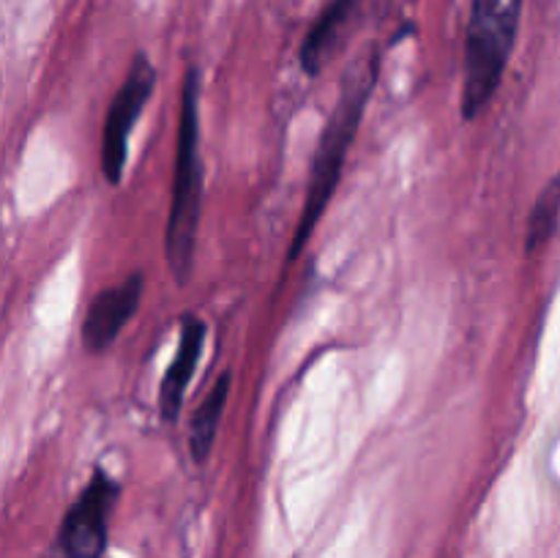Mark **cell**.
Instances as JSON below:
<instances>
[{
	"label": "cell",
	"mask_w": 560,
	"mask_h": 558,
	"mask_svg": "<svg viewBox=\"0 0 560 558\" xmlns=\"http://www.w3.org/2000/svg\"><path fill=\"white\" fill-rule=\"evenodd\" d=\"M377 69H381L377 53L375 49H364V53L350 60L348 71L342 74L337 104H334L331 115H328V124L323 129L320 142H317L315 159H312L304 208H301V219L299 228H295L293 244H290L288 260H295L301 255V249L310 244L317 222L323 219L334 191H337L339 178H342L345 159H348L355 135H359L361 118L366 113V102H370L372 91L377 85Z\"/></svg>",
	"instance_id": "cell-1"
},
{
	"label": "cell",
	"mask_w": 560,
	"mask_h": 558,
	"mask_svg": "<svg viewBox=\"0 0 560 558\" xmlns=\"http://www.w3.org/2000/svg\"><path fill=\"white\" fill-rule=\"evenodd\" d=\"M200 82L197 69L186 71L184 96H180L178 148H175L173 191H170V217L164 233V257L175 282L186 284L195 266L197 230L202 208V162H200Z\"/></svg>",
	"instance_id": "cell-2"
},
{
	"label": "cell",
	"mask_w": 560,
	"mask_h": 558,
	"mask_svg": "<svg viewBox=\"0 0 560 558\" xmlns=\"http://www.w3.org/2000/svg\"><path fill=\"white\" fill-rule=\"evenodd\" d=\"M520 14H523V0H474L463 85V115L468 120L485 113L501 88L503 71L517 42Z\"/></svg>",
	"instance_id": "cell-3"
},
{
	"label": "cell",
	"mask_w": 560,
	"mask_h": 558,
	"mask_svg": "<svg viewBox=\"0 0 560 558\" xmlns=\"http://www.w3.org/2000/svg\"><path fill=\"white\" fill-rule=\"evenodd\" d=\"M156 88V69L145 53H137L129 71L124 77V85L115 93L107 115H104L102 129V175L113 186L124 181L126 159H129V137L135 124L140 120L148 98Z\"/></svg>",
	"instance_id": "cell-4"
},
{
	"label": "cell",
	"mask_w": 560,
	"mask_h": 558,
	"mask_svg": "<svg viewBox=\"0 0 560 558\" xmlns=\"http://www.w3.org/2000/svg\"><path fill=\"white\" fill-rule=\"evenodd\" d=\"M120 496V485L104 468H93V476L77 501L66 512L58 531V547L63 558H102L107 550L109 514Z\"/></svg>",
	"instance_id": "cell-5"
},
{
	"label": "cell",
	"mask_w": 560,
	"mask_h": 558,
	"mask_svg": "<svg viewBox=\"0 0 560 558\" xmlns=\"http://www.w3.org/2000/svg\"><path fill=\"white\" fill-rule=\"evenodd\" d=\"M142 293H145V279H142V274H131L124 282L102 290L91 301V306L85 312V323H82V345H85V350L104 353L118 339L126 323L135 317V312L140 310Z\"/></svg>",
	"instance_id": "cell-6"
},
{
	"label": "cell",
	"mask_w": 560,
	"mask_h": 558,
	"mask_svg": "<svg viewBox=\"0 0 560 558\" xmlns=\"http://www.w3.org/2000/svg\"><path fill=\"white\" fill-rule=\"evenodd\" d=\"M206 323L195 315H184L180 321V337L178 348H175L173 361H170V370L164 372L162 386H159V414L164 421H175L180 414V405H184L186 386H189L191 375H195V367L200 361L202 345H206Z\"/></svg>",
	"instance_id": "cell-7"
},
{
	"label": "cell",
	"mask_w": 560,
	"mask_h": 558,
	"mask_svg": "<svg viewBox=\"0 0 560 558\" xmlns=\"http://www.w3.org/2000/svg\"><path fill=\"white\" fill-rule=\"evenodd\" d=\"M364 3L366 0H331V3L320 11V16H317L315 25L310 27L299 53L301 69L306 71V77L320 74L323 66L331 60V55L337 53L342 38L348 36L350 27L355 25Z\"/></svg>",
	"instance_id": "cell-8"
},
{
	"label": "cell",
	"mask_w": 560,
	"mask_h": 558,
	"mask_svg": "<svg viewBox=\"0 0 560 558\" xmlns=\"http://www.w3.org/2000/svg\"><path fill=\"white\" fill-rule=\"evenodd\" d=\"M230 381H233V375H230V370H224L222 375L217 377L211 392L206 394V399H202V403L197 405L195 414H191L189 454L191 460L200 465L206 463L208 454H211L213 449V441H217L219 425H222V416H224V405H228V397H230Z\"/></svg>",
	"instance_id": "cell-9"
},
{
	"label": "cell",
	"mask_w": 560,
	"mask_h": 558,
	"mask_svg": "<svg viewBox=\"0 0 560 558\" xmlns=\"http://www.w3.org/2000/svg\"><path fill=\"white\" fill-rule=\"evenodd\" d=\"M560 224V173L536 197L525 230V255H536L556 235Z\"/></svg>",
	"instance_id": "cell-10"
}]
</instances>
